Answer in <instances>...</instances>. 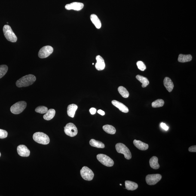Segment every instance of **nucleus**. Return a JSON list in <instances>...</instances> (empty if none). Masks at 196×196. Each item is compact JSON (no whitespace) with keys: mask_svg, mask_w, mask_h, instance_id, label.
<instances>
[{"mask_svg":"<svg viewBox=\"0 0 196 196\" xmlns=\"http://www.w3.org/2000/svg\"><path fill=\"white\" fill-rule=\"evenodd\" d=\"M36 80V78L32 74L22 77L16 82L17 87L19 88L27 87L32 85Z\"/></svg>","mask_w":196,"mask_h":196,"instance_id":"obj_1","label":"nucleus"},{"mask_svg":"<svg viewBox=\"0 0 196 196\" xmlns=\"http://www.w3.org/2000/svg\"><path fill=\"white\" fill-rule=\"evenodd\" d=\"M33 138L35 142L41 144L47 145L50 142L49 136L42 132H38L34 133Z\"/></svg>","mask_w":196,"mask_h":196,"instance_id":"obj_2","label":"nucleus"},{"mask_svg":"<svg viewBox=\"0 0 196 196\" xmlns=\"http://www.w3.org/2000/svg\"><path fill=\"white\" fill-rule=\"evenodd\" d=\"M3 32L4 36L8 41L13 43L16 42L17 41V37L10 26L8 25H4L3 28Z\"/></svg>","mask_w":196,"mask_h":196,"instance_id":"obj_3","label":"nucleus"},{"mask_svg":"<svg viewBox=\"0 0 196 196\" xmlns=\"http://www.w3.org/2000/svg\"><path fill=\"white\" fill-rule=\"evenodd\" d=\"M116 149L118 153L124 154L125 158L127 160L131 159L132 154L130 149L124 144L121 143L116 144Z\"/></svg>","mask_w":196,"mask_h":196,"instance_id":"obj_4","label":"nucleus"},{"mask_svg":"<svg viewBox=\"0 0 196 196\" xmlns=\"http://www.w3.org/2000/svg\"><path fill=\"white\" fill-rule=\"evenodd\" d=\"M27 106V103L24 101L16 102L12 106L10 111L13 113L18 114L21 113L24 110Z\"/></svg>","mask_w":196,"mask_h":196,"instance_id":"obj_5","label":"nucleus"},{"mask_svg":"<svg viewBox=\"0 0 196 196\" xmlns=\"http://www.w3.org/2000/svg\"><path fill=\"white\" fill-rule=\"evenodd\" d=\"M97 158L98 161L104 166L107 167H112L113 166L114 162L113 160L105 154H98Z\"/></svg>","mask_w":196,"mask_h":196,"instance_id":"obj_6","label":"nucleus"},{"mask_svg":"<svg viewBox=\"0 0 196 196\" xmlns=\"http://www.w3.org/2000/svg\"><path fill=\"white\" fill-rule=\"evenodd\" d=\"M80 174L83 179L88 181L92 180L94 176L92 171L86 166H84L80 170Z\"/></svg>","mask_w":196,"mask_h":196,"instance_id":"obj_7","label":"nucleus"},{"mask_svg":"<svg viewBox=\"0 0 196 196\" xmlns=\"http://www.w3.org/2000/svg\"><path fill=\"white\" fill-rule=\"evenodd\" d=\"M64 132L68 136L74 137L76 136L78 130L76 126L72 123H68L64 127Z\"/></svg>","mask_w":196,"mask_h":196,"instance_id":"obj_8","label":"nucleus"},{"mask_svg":"<svg viewBox=\"0 0 196 196\" xmlns=\"http://www.w3.org/2000/svg\"><path fill=\"white\" fill-rule=\"evenodd\" d=\"M53 49L49 46H45L41 49L38 53V56L40 58L43 59L47 58L52 53Z\"/></svg>","mask_w":196,"mask_h":196,"instance_id":"obj_9","label":"nucleus"},{"mask_svg":"<svg viewBox=\"0 0 196 196\" xmlns=\"http://www.w3.org/2000/svg\"><path fill=\"white\" fill-rule=\"evenodd\" d=\"M161 178V175L160 174H149L146 176V181L148 185H153L159 182Z\"/></svg>","mask_w":196,"mask_h":196,"instance_id":"obj_10","label":"nucleus"},{"mask_svg":"<svg viewBox=\"0 0 196 196\" xmlns=\"http://www.w3.org/2000/svg\"><path fill=\"white\" fill-rule=\"evenodd\" d=\"M84 4L80 2H73L70 4H67L65 8L67 10H73L75 11H80L83 8Z\"/></svg>","mask_w":196,"mask_h":196,"instance_id":"obj_11","label":"nucleus"},{"mask_svg":"<svg viewBox=\"0 0 196 196\" xmlns=\"http://www.w3.org/2000/svg\"><path fill=\"white\" fill-rule=\"evenodd\" d=\"M17 150L18 154L20 156L28 157L30 155V151L24 145H19L17 147Z\"/></svg>","mask_w":196,"mask_h":196,"instance_id":"obj_12","label":"nucleus"},{"mask_svg":"<svg viewBox=\"0 0 196 196\" xmlns=\"http://www.w3.org/2000/svg\"><path fill=\"white\" fill-rule=\"evenodd\" d=\"M96 60L97 63L96 64L95 67L98 71L103 70L104 69L105 65L103 58L102 56L98 55L96 56Z\"/></svg>","mask_w":196,"mask_h":196,"instance_id":"obj_13","label":"nucleus"},{"mask_svg":"<svg viewBox=\"0 0 196 196\" xmlns=\"http://www.w3.org/2000/svg\"><path fill=\"white\" fill-rule=\"evenodd\" d=\"M112 104L118 108L122 112L127 113L129 112V109L124 104L116 100H113L112 102Z\"/></svg>","mask_w":196,"mask_h":196,"instance_id":"obj_14","label":"nucleus"},{"mask_svg":"<svg viewBox=\"0 0 196 196\" xmlns=\"http://www.w3.org/2000/svg\"><path fill=\"white\" fill-rule=\"evenodd\" d=\"M163 84L166 90L169 92H171L174 87L173 81L168 77L165 78L163 80Z\"/></svg>","mask_w":196,"mask_h":196,"instance_id":"obj_15","label":"nucleus"},{"mask_svg":"<svg viewBox=\"0 0 196 196\" xmlns=\"http://www.w3.org/2000/svg\"><path fill=\"white\" fill-rule=\"evenodd\" d=\"M134 144L138 149L141 150H146L148 149V145L140 141L135 139L133 141Z\"/></svg>","mask_w":196,"mask_h":196,"instance_id":"obj_16","label":"nucleus"},{"mask_svg":"<svg viewBox=\"0 0 196 196\" xmlns=\"http://www.w3.org/2000/svg\"><path fill=\"white\" fill-rule=\"evenodd\" d=\"M78 106L75 104H72L68 105L67 111L68 116L72 118H74L76 111L78 109Z\"/></svg>","mask_w":196,"mask_h":196,"instance_id":"obj_17","label":"nucleus"},{"mask_svg":"<svg viewBox=\"0 0 196 196\" xmlns=\"http://www.w3.org/2000/svg\"><path fill=\"white\" fill-rule=\"evenodd\" d=\"M90 20L95 26L97 29H100L102 27V23L97 16L95 14H92L90 15Z\"/></svg>","mask_w":196,"mask_h":196,"instance_id":"obj_18","label":"nucleus"},{"mask_svg":"<svg viewBox=\"0 0 196 196\" xmlns=\"http://www.w3.org/2000/svg\"><path fill=\"white\" fill-rule=\"evenodd\" d=\"M125 186L126 189L128 190H134L138 188V184L136 183L129 181H125Z\"/></svg>","mask_w":196,"mask_h":196,"instance_id":"obj_19","label":"nucleus"},{"mask_svg":"<svg viewBox=\"0 0 196 196\" xmlns=\"http://www.w3.org/2000/svg\"><path fill=\"white\" fill-rule=\"evenodd\" d=\"M150 166L154 169H158L159 168L160 166L158 163V158L157 157L153 156L150 159L149 161Z\"/></svg>","mask_w":196,"mask_h":196,"instance_id":"obj_20","label":"nucleus"},{"mask_svg":"<svg viewBox=\"0 0 196 196\" xmlns=\"http://www.w3.org/2000/svg\"><path fill=\"white\" fill-rule=\"evenodd\" d=\"M192 59V56L191 55H185L180 54L178 58V61L181 63H185V62L191 61Z\"/></svg>","mask_w":196,"mask_h":196,"instance_id":"obj_21","label":"nucleus"},{"mask_svg":"<svg viewBox=\"0 0 196 196\" xmlns=\"http://www.w3.org/2000/svg\"><path fill=\"white\" fill-rule=\"evenodd\" d=\"M55 114V111L54 109H50L48 110L45 115H44L43 118L44 120L49 121L54 117Z\"/></svg>","mask_w":196,"mask_h":196,"instance_id":"obj_22","label":"nucleus"},{"mask_svg":"<svg viewBox=\"0 0 196 196\" xmlns=\"http://www.w3.org/2000/svg\"><path fill=\"white\" fill-rule=\"evenodd\" d=\"M136 78L138 80L142 83V87H146L149 84V81L148 80V78L142 76L137 75L136 76Z\"/></svg>","mask_w":196,"mask_h":196,"instance_id":"obj_23","label":"nucleus"},{"mask_svg":"<svg viewBox=\"0 0 196 196\" xmlns=\"http://www.w3.org/2000/svg\"><path fill=\"white\" fill-rule=\"evenodd\" d=\"M90 144L92 146L98 148H104L105 145L102 142L96 141L94 139H91L90 141Z\"/></svg>","mask_w":196,"mask_h":196,"instance_id":"obj_24","label":"nucleus"},{"mask_svg":"<svg viewBox=\"0 0 196 196\" xmlns=\"http://www.w3.org/2000/svg\"><path fill=\"white\" fill-rule=\"evenodd\" d=\"M103 129L106 133L109 134H114L116 132L115 127L109 125H106L104 126Z\"/></svg>","mask_w":196,"mask_h":196,"instance_id":"obj_25","label":"nucleus"},{"mask_svg":"<svg viewBox=\"0 0 196 196\" xmlns=\"http://www.w3.org/2000/svg\"><path fill=\"white\" fill-rule=\"evenodd\" d=\"M118 91L120 93V94L125 98H127L129 97L130 94L128 91L125 88L123 87V86H120L118 87Z\"/></svg>","mask_w":196,"mask_h":196,"instance_id":"obj_26","label":"nucleus"},{"mask_svg":"<svg viewBox=\"0 0 196 196\" xmlns=\"http://www.w3.org/2000/svg\"><path fill=\"white\" fill-rule=\"evenodd\" d=\"M164 104V102L163 99H158L152 102V106L154 108L161 107L163 106Z\"/></svg>","mask_w":196,"mask_h":196,"instance_id":"obj_27","label":"nucleus"},{"mask_svg":"<svg viewBox=\"0 0 196 196\" xmlns=\"http://www.w3.org/2000/svg\"><path fill=\"white\" fill-rule=\"evenodd\" d=\"M8 66L6 65H0V78L4 77L8 71Z\"/></svg>","mask_w":196,"mask_h":196,"instance_id":"obj_28","label":"nucleus"},{"mask_svg":"<svg viewBox=\"0 0 196 196\" xmlns=\"http://www.w3.org/2000/svg\"><path fill=\"white\" fill-rule=\"evenodd\" d=\"M48 111V108L46 107L43 106H38L35 109L36 112L41 114L46 113Z\"/></svg>","mask_w":196,"mask_h":196,"instance_id":"obj_29","label":"nucleus"},{"mask_svg":"<svg viewBox=\"0 0 196 196\" xmlns=\"http://www.w3.org/2000/svg\"><path fill=\"white\" fill-rule=\"evenodd\" d=\"M138 68L141 71H144L146 69V66L143 62L139 61L136 63Z\"/></svg>","mask_w":196,"mask_h":196,"instance_id":"obj_30","label":"nucleus"},{"mask_svg":"<svg viewBox=\"0 0 196 196\" xmlns=\"http://www.w3.org/2000/svg\"><path fill=\"white\" fill-rule=\"evenodd\" d=\"M7 136H8V133L6 131L0 129V139H5L7 137Z\"/></svg>","mask_w":196,"mask_h":196,"instance_id":"obj_31","label":"nucleus"},{"mask_svg":"<svg viewBox=\"0 0 196 196\" xmlns=\"http://www.w3.org/2000/svg\"><path fill=\"white\" fill-rule=\"evenodd\" d=\"M188 150L190 152H196V145H194L188 148Z\"/></svg>","mask_w":196,"mask_h":196,"instance_id":"obj_32","label":"nucleus"},{"mask_svg":"<svg viewBox=\"0 0 196 196\" xmlns=\"http://www.w3.org/2000/svg\"><path fill=\"white\" fill-rule=\"evenodd\" d=\"M160 125H161L162 128L165 130L167 131L169 130V127H167V126L166 125V124L164 123H161V124H160Z\"/></svg>","mask_w":196,"mask_h":196,"instance_id":"obj_33","label":"nucleus"},{"mask_svg":"<svg viewBox=\"0 0 196 196\" xmlns=\"http://www.w3.org/2000/svg\"><path fill=\"white\" fill-rule=\"evenodd\" d=\"M90 113L92 114H94L96 113V109L95 108H92L90 110Z\"/></svg>","mask_w":196,"mask_h":196,"instance_id":"obj_34","label":"nucleus"},{"mask_svg":"<svg viewBox=\"0 0 196 196\" xmlns=\"http://www.w3.org/2000/svg\"><path fill=\"white\" fill-rule=\"evenodd\" d=\"M97 112L98 113L100 114V115L102 116H104L105 114V112L101 109L97 111Z\"/></svg>","mask_w":196,"mask_h":196,"instance_id":"obj_35","label":"nucleus"},{"mask_svg":"<svg viewBox=\"0 0 196 196\" xmlns=\"http://www.w3.org/2000/svg\"><path fill=\"white\" fill-rule=\"evenodd\" d=\"M1 156V153H0V157Z\"/></svg>","mask_w":196,"mask_h":196,"instance_id":"obj_36","label":"nucleus"},{"mask_svg":"<svg viewBox=\"0 0 196 196\" xmlns=\"http://www.w3.org/2000/svg\"><path fill=\"white\" fill-rule=\"evenodd\" d=\"M120 185H121H121H121V184H120Z\"/></svg>","mask_w":196,"mask_h":196,"instance_id":"obj_37","label":"nucleus"}]
</instances>
